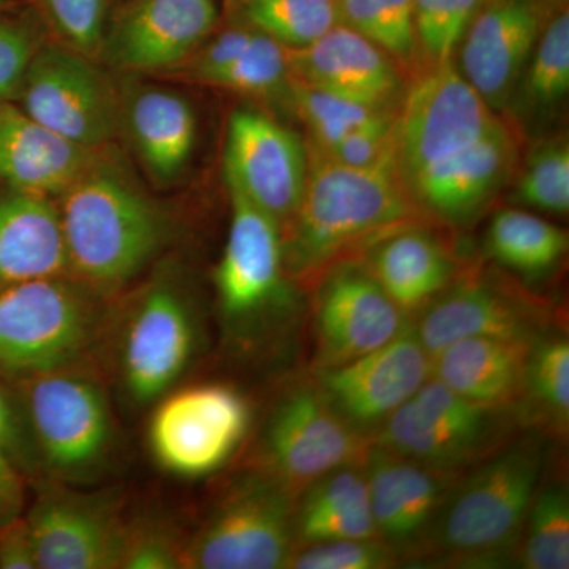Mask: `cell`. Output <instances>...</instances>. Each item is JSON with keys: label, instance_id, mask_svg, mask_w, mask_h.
<instances>
[{"label": "cell", "instance_id": "obj_24", "mask_svg": "<svg viewBox=\"0 0 569 569\" xmlns=\"http://www.w3.org/2000/svg\"><path fill=\"white\" fill-rule=\"evenodd\" d=\"M361 261L410 323L462 271L449 247L433 233L432 223L388 234Z\"/></svg>", "mask_w": 569, "mask_h": 569}, {"label": "cell", "instance_id": "obj_34", "mask_svg": "<svg viewBox=\"0 0 569 569\" xmlns=\"http://www.w3.org/2000/svg\"><path fill=\"white\" fill-rule=\"evenodd\" d=\"M288 88H290L296 111L312 137V144L309 148L318 151H326L337 141L342 140L346 134L380 116L399 111L358 102L350 97L326 91L323 88L291 77H288Z\"/></svg>", "mask_w": 569, "mask_h": 569}, {"label": "cell", "instance_id": "obj_40", "mask_svg": "<svg viewBox=\"0 0 569 569\" xmlns=\"http://www.w3.org/2000/svg\"><path fill=\"white\" fill-rule=\"evenodd\" d=\"M399 561L396 550L381 539H342L299 546L288 561V568L385 569Z\"/></svg>", "mask_w": 569, "mask_h": 569}, {"label": "cell", "instance_id": "obj_49", "mask_svg": "<svg viewBox=\"0 0 569 569\" xmlns=\"http://www.w3.org/2000/svg\"><path fill=\"white\" fill-rule=\"evenodd\" d=\"M3 500H6V498L0 497V512H2L3 509Z\"/></svg>", "mask_w": 569, "mask_h": 569}, {"label": "cell", "instance_id": "obj_17", "mask_svg": "<svg viewBox=\"0 0 569 569\" xmlns=\"http://www.w3.org/2000/svg\"><path fill=\"white\" fill-rule=\"evenodd\" d=\"M194 321L183 296L168 283L146 290L134 305L122 335L123 387L133 402L163 396L189 366Z\"/></svg>", "mask_w": 569, "mask_h": 569}, {"label": "cell", "instance_id": "obj_23", "mask_svg": "<svg viewBox=\"0 0 569 569\" xmlns=\"http://www.w3.org/2000/svg\"><path fill=\"white\" fill-rule=\"evenodd\" d=\"M287 51L291 78L358 102L399 110L407 91L402 67L347 26H336L309 47Z\"/></svg>", "mask_w": 569, "mask_h": 569}, {"label": "cell", "instance_id": "obj_7", "mask_svg": "<svg viewBox=\"0 0 569 569\" xmlns=\"http://www.w3.org/2000/svg\"><path fill=\"white\" fill-rule=\"evenodd\" d=\"M498 116L452 59L419 71L396 119V170L403 187L479 140Z\"/></svg>", "mask_w": 569, "mask_h": 569}, {"label": "cell", "instance_id": "obj_33", "mask_svg": "<svg viewBox=\"0 0 569 569\" xmlns=\"http://www.w3.org/2000/svg\"><path fill=\"white\" fill-rule=\"evenodd\" d=\"M242 13L287 50L309 47L340 24L337 0H244Z\"/></svg>", "mask_w": 569, "mask_h": 569}, {"label": "cell", "instance_id": "obj_10", "mask_svg": "<svg viewBox=\"0 0 569 569\" xmlns=\"http://www.w3.org/2000/svg\"><path fill=\"white\" fill-rule=\"evenodd\" d=\"M29 422L41 458L56 473L81 477L99 467L112 440L102 388L77 369L28 378Z\"/></svg>", "mask_w": 569, "mask_h": 569}, {"label": "cell", "instance_id": "obj_6", "mask_svg": "<svg viewBox=\"0 0 569 569\" xmlns=\"http://www.w3.org/2000/svg\"><path fill=\"white\" fill-rule=\"evenodd\" d=\"M296 501L298 496L261 470L236 482L187 542L182 568H288Z\"/></svg>", "mask_w": 569, "mask_h": 569}, {"label": "cell", "instance_id": "obj_35", "mask_svg": "<svg viewBox=\"0 0 569 569\" xmlns=\"http://www.w3.org/2000/svg\"><path fill=\"white\" fill-rule=\"evenodd\" d=\"M522 110H549L569 92V14L561 11L539 36L518 82ZM515 91V92H516Z\"/></svg>", "mask_w": 569, "mask_h": 569}, {"label": "cell", "instance_id": "obj_31", "mask_svg": "<svg viewBox=\"0 0 569 569\" xmlns=\"http://www.w3.org/2000/svg\"><path fill=\"white\" fill-rule=\"evenodd\" d=\"M568 233L529 211L503 209L490 220L486 247L498 264L520 276L552 271L568 252Z\"/></svg>", "mask_w": 569, "mask_h": 569}, {"label": "cell", "instance_id": "obj_21", "mask_svg": "<svg viewBox=\"0 0 569 569\" xmlns=\"http://www.w3.org/2000/svg\"><path fill=\"white\" fill-rule=\"evenodd\" d=\"M542 29L533 0H498L471 21L459 70L493 111L511 102Z\"/></svg>", "mask_w": 569, "mask_h": 569}, {"label": "cell", "instance_id": "obj_9", "mask_svg": "<svg viewBox=\"0 0 569 569\" xmlns=\"http://www.w3.org/2000/svg\"><path fill=\"white\" fill-rule=\"evenodd\" d=\"M415 320L432 358L468 337L535 340L549 331L550 307L500 274L466 269Z\"/></svg>", "mask_w": 569, "mask_h": 569}, {"label": "cell", "instance_id": "obj_36", "mask_svg": "<svg viewBox=\"0 0 569 569\" xmlns=\"http://www.w3.org/2000/svg\"><path fill=\"white\" fill-rule=\"evenodd\" d=\"M516 200L537 211L563 216L569 211V144L565 138L539 142L529 153L518 182Z\"/></svg>", "mask_w": 569, "mask_h": 569}, {"label": "cell", "instance_id": "obj_5", "mask_svg": "<svg viewBox=\"0 0 569 569\" xmlns=\"http://www.w3.org/2000/svg\"><path fill=\"white\" fill-rule=\"evenodd\" d=\"M520 427L516 407L471 402L430 377L377 430L373 443L426 466L462 473L511 443Z\"/></svg>", "mask_w": 569, "mask_h": 569}, {"label": "cell", "instance_id": "obj_39", "mask_svg": "<svg viewBox=\"0 0 569 569\" xmlns=\"http://www.w3.org/2000/svg\"><path fill=\"white\" fill-rule=\"evenodd\" d=\"M43 47L39 18L18 9L0 13V102L20 97L29 67Z\"/></svg>", "mask_w": 569, "mask_h": 569}, {"label": "cell", "instance_id": "obj_20", "mask_svg": "<svg viewBox=\"0 0 569 569\" xmlns=\"http://www.w3.org/2000/svg\"><path fill=\"white\" fill-rule=\"evenodd\" d=\"M230 197L233 213L216 284L223 316L230 323L246 325L272 306L282 290V231L234 189Z\"/></svg>", "mask_w": 569, "mask_h": 569}, {"label": "cell", "instance_id": "obj_25", "mask_svg": "<svg viewBox=\"0 0 569 569\" xmlns=\"http://www.w3.org/2000/svg\"><path fill=\"white\" fill-rule=\"evenodd\" d=\"M92 162L91 149L52 132L13 104H0V178L11 190L61 194Z\"/></svg>", "mask_w": 569, "mask_h": 569}, {"label": "cell", "instance_id": "obj_46", "mask_svg": "<svg viewBox=\"0 0 569 569\" xmlns=\"http://www.w3.org/2000/svg\"><path fill=\"white\" fill-rule=\"evenodd\" d=\"M0 443L10 455L11 452L20 455L22 443H24L21 419L10 400L3 395L2 389H0Z\"/></svg>", "mask_w": 569, "mask_h": 569}, {"label": "cell", "instance_id": "obj_43", "mask_svg": "<svg viewBox=\"0 0 569 569\" xmlns=\"http://www.w3.org/2000/svg\"><path fill=\"white\" fill-rule=\"evenodd\" d=\"M181 539L173 531L156 523H134L126 527L121 565L126 569H174L182 568Z\"/></svg>", "mask_w": 569, "mask_h": 569}, {"label": "cell", "instance_id": "obj_30", "mask_svg": "<svg viewBox=\"0 0 569 569\" xmlns=\"http://www.w3.org/2000/svg\"><path fill=\"white\" fill-rule=\"evenodd\" d=\"M527 426L548 437H567L569 427V343L545 332L531 343L518 406Z\"/></svg>", "mask_w": 569, "mask_h": 569}, {"label": "cell", "instance_id": "obj_28", "mask_svg": "<svg viewBox=\"0 0 569 569\" xmlns=\"http://www.w3.org/2000/svg\"><path fill=\"white\" fill-rule=\"evenodd\" d=\"M126 121L138 156L160 182L179 178L197 142V116L179 93L141 88L130 97Z\"/></svg>", "mask_w": 569, "mask_h": 569}, {"label": "cell", "instance_id": "obj_45", "mask_svg": "<svg viewBox=\"0 0 569 569\" xmlns=\"http://www.w3.org/2000/svg\"><path fill=\"white\" fill-rule=\"evenodd\" d=\"M0 568H37L28 522H13L0 531Z\"/></svg>", "mask_w": 569, "mask_h": 569}, {"label": "cell", "instance_id": "obj_19", "mask_svg": "<svg viewBox=\"0 0 569 569\" xmlns=\"http://www.w3.org/2000/svg\"><path fill=\"white\" fill-rule=\"evenodd\" d=\"M518 142L507 123L422 171L407 187L413 203L432 222L462 224L475 219L509 181Z\"/></svg>", "mask_w": 569, "mask_h": 569}, {"label": "cell", "instance_id": "obj_4", "mask_svg": "<svg viewBox=\"0 0 569 569\" xmlns=\"http://www.w3.org/2000/svg\"><path fill=\"white\" fill-rule=\"evenodd\" d=\"M84 284L63 277L0 284V369L31 377L77 369L102 332Z\"/></svg>", "mask_w": 569, "mask_h": 569}, {"label": "cell", "instance_id": "obj_1", "mask_svg": "<svg viewBox=\"0 0 569 569\" xmlns=\"http://www.w3.org/2000/svg\"><path fill=\"white\" fill-rule=\"evenodd\" d=\"M307 151L305 193L282 230L284 272L299 282L316 287L337 266L361 261L388 234L432 223L400 181L396 153L376 167L350 168Z\"/></svg>", "mask_w": 569, "mask_h": 569}, {"label": "cell", "instance_id": "obj_16", "mask_svg": "<svg viewBox=\"0 0 569 569\" xmlns=\"http://www.w3.org/2000/svg\"><path fill=\"white\" fill-rule=\"evenodd\" d=\"M217 20V0H130L104 28L100 51L118 69H174L203 47Z\"/></svg>", "mask_w": 569, "mask_h": 569}, {"label": "cell", "instance_id": "obj_11", "mask_svg": "<svg viewBox=\"0 0 569 569\" xmlns=\"http://www.w3.org/2000/svg\"><path fill=\"white\" fill-rule=\"evenodd\" d=\"M244 397L223 385L181 389L157 407L149 445L157 462L183 478L204 477L222 467L249 429Z\"/></svg>", "mask_w": 569, "mask_h": 569}, {"label": "cell", "instance_id": "obj_47", "mask_svg": "<svg viewBox=\"0 0 569 569\" xmlns=\"http://www.w3.org/2000/svg\"><path fill=\"white\" fill-rule=\"evenodd\" d=\"M10 452L0 443V497H13L17 493V473L10 463Z\"/></svg>", "mask_w": 569, "mask_h": 569}, {"label": "cell", "instance_id": "obj_8", "mask_svg": "<svg viewBox=\"0 0 569 569\" xmlns=\"http://www.w3.org/2000/svg\"><path fill=\"white\" fill-rule=\"evenodd\" d=\"M261 443L260 470L299 497L332 471L365 467L373 438L348 425L312 381L277 400Z\"/></svg>", "mask_w": 569, "mask_h": 569}, {"label": "cell", "instance_id": "obj_26", "mask_svg": "<svg viewBox=\"0 0 569 569\" xmlns=\"http://www.w3.org/2000/svg\"><path fill=\"white\" fill-rule=\"evenodd\" d=\"M69 274L61 213L50 198L0 197V284Z\"/></svg>", "mask_w": 569, "mask_h": 569}, {"label": "cell", "instance_id": "obj_29", "mask_svg": "<svg viewBox=\"0 0 569 569\" xmlns=\"http://www.w3.org/2000/svg\"><path fill=\"white\" fill-rule=\"evenodd\" d=\"M296 548L342 539H380L370 508L365 467L332 471L299 493Z\"/></svg>", "mask_w": 569, "mask_h": 569}, {"label": "cell", "instance_id": "obj_32", "mask_svg": "<svg viewBox=\"0 0 569 569\" xmlns=\"http://www.w3.org/2000/svg\"><path fill=\"white\" fill-rule=\"evenodd\" d=\"M527 569L569 568V490L561 479L541 482L518 549Z\"/></svg>", "mask_w": 569, "mask_h": 569}, {"label": "cell", "instance_id": "obj_12", "mask_svg": "<svg viewBox=\"0 0 569 569\" xmlns=\"http://www.w3.org/2000/svg\"><path fill=\"white\" fill-rule=\"evenodd\" d=\"M22 111L52 132L96 151L118 127V103L102 71L70 47H41L26 74Z\"/></svg>", "mask_w": 569, "mask_h": 569}, {"label": "cell", "instance_id": "obj_42", "mask_svg": "<svg viewBox=\"0 0 569 569\" xmlns=\"http://www.w3.org/2000/svg\"><path fill=\"white\" fill-rule=\"evenodd\" d=\"M396 119L397 111L389 112L358 127L326 151L309 149L343 167H376L396 153Z\"/></svg>", "mask_w": 569, "mask_h": 569}, {"label": "cell", "instance_id": "obj_15", "mask_svg": "<svg viewBox=\"0 0 569 569\" xmlns=\"http://www.w3.org/2000/svg\"><path fill=\"white\" fill-rule=\"evenodd\" d=\"M313 288L316 372L387 346L410 325L362 261L337 266Z\"/></svg>", "mask_w": 569, "mask_h": 569}, {"label": "cell", "instance_id": "obj_44", "mask_svg": "<svg viewBox=\"0 0 569 569\" xmlns=\"http://www.w3.org/2000/svg\"><path fill=\"white\" fill-rule=\"evenodd\" d=\"M385 32L387 52L399 66H410L419 59L413 26V0H373Z\"/></svg>", "mask_w": 569, "mask_h": 569}, {"label": "cell", "instance_id": "obj_22", "mask_svg": "<svg viewBox=\"0 0 569 569\" xmlns=\"http://www.w3.org/2000/svg\"><path fill=\"white\" fill-rule=\"evenodd\" d=\"M40 569H112L121 565L126 523L107 501L67 492L41 498L28 520Z\"/></svg>", "mask_w": 569, "mask_h": 569}, {"label": "cell", "instance_id": "obj_38", "mask_svg": "<svg viewBox=\"0 0 569 569\" xmlns=\"http://www.w3.org/2000/svg\"><path fill=\"white\" fill-rule=\"evenodd\" d=\"M288 51L264 33H254L241 54L204 78V84L242 93H268L288 81Z\"/></svg>", "mask_w": 569, "mask_h": 569}, {"label": "cell", "instance_id": "obj_37", "mask_svg": "<svg viewBox=\"0 0 569 569\" xmlns=\"http://www.w3.org/2000/svg\"><path fill=\"white\" fill-rule=\"evenodd\" d=\"M481 0H413L419 58L430 67L455 58Z\"/></svg>", "mask_w": 569, "mask_h": 569}, {"label": "cell", "instance_id": "obj_13", "mask_svg": "<svg viewBox=\"0 0 569 569\" xmlns=\"http://www.w3.org/2000/svg\"><path fill=\"white\" fill-rule=\"evenodd\" d=\"M309 174V151L295 132L263 112L238 110L228 122V189L268 213L280 231L293 219Z\"/></svg>", "mask_w": 569, "mask_h": 569}, {"label": "cell", "instance_id": "obj_3", "mask_svg": "<svg viewBox=\"0 0 569 569\" xmlns=\"http://www.w3.org/2000/svg\"><path fill=\"white\" fill-rule=\"evenodd\" d=\"M59 197L69 274L91 291L130 282L167 241L162 213L116 168L92 162Z\"/></svg>", "mask_w": 569, "mask_h": 569}, {"label": "cell", "instance_id": "obj_41", "mask_svg": "<svg viewBox=\"0 0 569 569\" xmlns=\"http://www.w3.org/2000/svg\"><path fill=\"white\" fill-rule=\"evenodd\" d=\"M67 47L86 56L102 47L107 28V0H37Z\"/></svg>", "mask_w": 569, "mask_h": 569}, {"label": "cell", "instance_id": "obj_48", "mask_svg": "<svg viewBox=\"0 0 569 569\" xmlns=\"http://www.w3.org/2000/svg\"><path fill=\"white\" fill-rule=\"evenodd\" d=\"M22 0H0V13L3 11L14 10L21 6Z\"/></svg>", "mask_w": 569, "mask_h": 569}, {"label": "cell", "instance_id": "obj_14", "mask_svg": "<svg viewBox=\"0 0 569 569\" xmlns=\"http://www.w3.org/2000/svg\"><path fill=\"white\" fill-rule=\"evenodd\" d=\"M430 377L432 358L410 323L387 346L317 370L313 385L348 425L373 438Z\"/></svg>", "mask_w": 569, "mask_h": 569}, {"label": "cell", "instance_id": "obj_27", "mask_svg": "<svg viewBox=\"0 0 569 569\" xmlns=\"http://www.w3.org/2000/svg\"><path fill=\"white\" fill-rule=\"evenodd\" d=\"M533 340L468 337L432 356V377L471 402L516 407Z\"/></svg>", "mask_w": 569, "mask_h": 569}, {"label": "cell", "instance_id": "obj_18", "mask_svg": "<svg viewBox=\"0 0 569 569\" xmlns=\"http://www.w3.org/2000/svg\"><path fill=\"white\" fill-rule=\"evenodd\" d=\"M365 471L378 538L397 556L413 559L462 473L426 466L376 443Z\"/></svg>", "mask_w": 569, "mask_h": 569}, {"label": "cell", "instance_id": "obj_2", "mask_svg": "<svg viewBox=\"0 0 569 569\" xmlns=\"http://www.w3.org/2000/svg\"><path fill=\"white\" fill-rule=\"evenodd\" d=\"M545 449L542 433L533 430L460 477L415 559L488 567L518 552L545 473Z\"/></svg>", "mask_w": 569, "mask_h": 569}]
</instances>
